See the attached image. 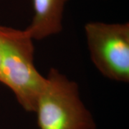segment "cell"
I'll list each match as a JSON object with an SVG mask.
<instances>
[{
    "instance_id": "3957f363",
    "label": "cell",
    "mask_w": 129,
    "mask_h": 129,
    "mask_svg": "<svg viewBox=\"0 0 129 129\" xmlns=\"http://www.w3.org/2000/svg\"><path fill=\"white\" fill-rule=\"evenodd\" d=\"M85 35L90 59L97 70L111 80L129 81V23L90 22Z\"/></svg>"
},
{
    "instance_id": "6da1fadb",
    "label": "cell",
    "mask_w": 129,
    "mask_h": 129,
    "mask_svg": "<svg viewBox=\"0 0 129 129\" xmlns=\"http://www.w3.org/2000/svg\"><path fill=\"white\" fill-rule=\"evenodd\" d=\"M33 41L26 29L0 26V82L12 90L24 110L35 113L47 79L35 65Z\"/></svg>"
},
{
    "instance_id": "7a4b0ae2",
    "label": "cell",
    "mask_w": 129,
    "mask_h": 129,
    "mask_svg": "<svg viewBox=\"0 0 129 129\" xmlns=\"http://www.w3.org/2000/svg\"><path fill=\"white\" fill-rule=\"evenodd\" d=\"M35 113L40 129H95L90 111L80 98L78 85L51 68Z\"/></svg>"
},
{
    "instance_id": "277c9868",
    "label": "cell",
    "mask_w": 129,
    "mask_h": 129,
    "mask_svg": "<svg viewBox=\"0 0 129 129\" xmlns=\"http://www.w3.org/2000/svg\"><path fill=\"white\" fill-rule=\"evenodd\" d=\"M68 1L32 0L34 16L25 29L34 40H42L62 31L64 6Z\"/></svg>"
},
{
    "instance_id": "5b68a950",
    "label": "cell",
    "mask_w": 129,
    "mask_h": 129,
    "mask_svg": "<svg viewBox=\"0 0 129 129\" xmlns=\"http://www.w3.org/2000/svg\"><path fill=\"white\" fill-rule=\"evenodd\" d=\"M0 63H1V53H0Z\"/></svg>"
}]
</instances>
